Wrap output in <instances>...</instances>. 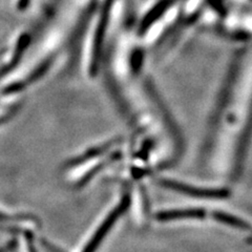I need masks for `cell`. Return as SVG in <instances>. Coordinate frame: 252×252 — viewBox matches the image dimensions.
Instances as JSON below:
<instances>
[{
    "label": "cell",
    "instance_id": "obj_1",
    "mask_svg": "<svg viewBox=\"0 0 252 252\" xmlns=\"http://www.w3.org/2000/svg\"><path fill=\"white\" fill-rule=\"evenodd\" d=\"M114 4V0H104L103 6L100 13V18L98 21V26L96 29V34L94 38V45L92 52V59L90 64V75L94 77L98 74L100 59L102 55V49H103V43L107 31V26L110 19V13H112Z\"/></svg>",
    "mask_w": 252,
    "mask_h": 252
},
{
    "label": "cell",
    "instance_id": "obj_2",
    "mask_svg": "<svg viewBox=\"0 0 252 252\" xmlns=\"http://www.w3.org/2000/svg\"><path fill=\"white\" fill-rule=\"evenodd\" d=\"M130 204V196L129 194H126L123 200L121 201L119 206H117L112 214H110L106 220L102 224L99 229L96 231V233L94 234V236L92 238V240L89 242L88 246L85 247V249L83 250V252H94L96 249L98 248V246L100 245V243L103 241V239L105 238L106 233L110 230V228L113 227V225L116 223V220L119 219L123 214L124 211L128 208Z\"/></svg>",
    "mask_w": 252,
    "mask_h": 252
},
{
    "label": "cell",
    "instance_id": "obj_3",
    "mask_svg": "<svg viewBox=\"0 0 252 252\" xmlns=\"http://www.w3.org/2000/svg\"><path fill=\"white\" fill-rule=\"evenodd\" d=\"M161 185L172 189L179 192H183L189 195L198 196V198H215V199H223L229 196V192L225 189H203V188H195L188 186L185 184H181L179 182H175V181L170 180H162Z\"/></svg>",
    "mask_w": 252,
    "mask_h": 252
},
{
    "label": "cell",
    "instance_id": "obj_4",
    "mask_svg": "<svg viewBox=\"0 0 252 252\" xmlns=\"http://www.w3.org/2000/svg\"><path fill=\"white\" fill-rule=\"evenodd\" d=\"M173 1H175V0H160V1L145 15L143 20L141 21L139 34L144 35V33H146V32L151 29V27H153L154 23L159 20L165 14V12L169 9Z\"/></svg>",
    "mask_w": 252,
    "mask_h": 252
},
{
    "label": "cell",
    "instance_id": "obj_5",
    "mask_svg": "<svg viewBox=\"0 0 252 252\" xmlns=\"http://www.w3.org/2000/svg\"><path fill=\"white\" fill-rule=\"evenodd\" d=\"M30 43H31V36L28 33H23L18 38L17 43H16V47H15V51H14L11 61L7 63L6 65H4L1 69H0V78H3L7 74L11 73L12 70L15 69L16 66L19 64L23 54H25L26 51L28 50Z\"/></svg>",
    "mask_w": 252,
    "mask_h": 252
},
{
    "label": "cell",
    "instance_id": "obj_6",
    "mask_svg": "<svg viewBox=\"0 0 252 252\" xmlns=\"http://www.w3.org/2000/svg\"><path fill=\"white\" fill-rule=\"evenodd\" d=\"M205 217V211L203 209H181V210H170L162 211L157 215L158 220H172L181 219H201Z\"/></svg>",
    "mask_w": 252,
    "mask_h": 252
},
{
    "label": "cell",
    "instance_id": "obj_7",
    "mask_svg": "<svg viewBox=\"0 0 252 252\" xmlns=\"http://www.w3.org/2000/svg\"><path fill=\"white\" fill-rule=\"evenodd\" d=\"M214 218L217 220H220V222L230 225L235 228H239V229H249V225L246 222H244V220H240L239 218L233 217L229 214H225V212L220 211L214 212Z\"/></svg>",
    "mask_w": 252,
    "mask_h": 252
},
{
    "label": "cell",
    "instance_id": "obj_8",
    "mask_svg": "<svg viewBox=\"0 0 252 252\" xmlns=\"http://www.w3.org/2000/svg\"><path fill=\"white\" fill-rule=\"evenodd\" d=\"M53 60L52 59H46L45 61H43L40 65H38L33 72H32L28 78L26 79V80H22L23 84L26 85V88L28 85L34 83L36 81H38L39 79L42 78L44 76V74L49 70V68L51 67V64H52Z\"/></svg>",
    "mask_w": 252,
    "mask_h": 252
},
{
    "label": "cell",
    "instance_id": "obj_9",
    "mask_svg": "<svg viewBox=\"0 0 252 252\" xmlns=\"http://www.w3.org/2000/svg\"><path fill=\"white\" fill-rule=\"evenodd\" d=\"M113 144H114V142H109V143H106V144L102 145V146H99V147H97V148H94V149H92V151H90L86 155H83V156H81V157H79L78 159H77L78 161H73L72 164H76V163H79V162H82L84 159H89V158H92V157H94V156H98V155L102 154L103 152L107 151V149H108L109 147H112Z\"/></svg>",
    "mask_w": 252,
    "mask_h": 252
},
{
    "label": "cell",
    "instance_id": "obj_10",
    "mask_svg": "<svg viewBox=\"0 0 252 252\" xmlns=\"http://www.w3.org/2000/svg\"><path fill=\"white\" fill-rule=\"evenodd\" d=\"M130 62H131V68L133 72L138 73L142 64H143V52L141 50H137L136 52H133Z\"/></svg>",
    "mask_w": 252,
    "mask_h": 252
},
{
    "label": "cell",
    "instance_id": "obj_11",
    "mask_svg": "<svg viewBox=\"0 0 252 252\" xmlns=\"http://www.w3.org/2000/svg\"><path fill=\"white\" fill-rule=\"evenodd\" d=\"M25 89H26V85L23 84V82L18 81V82H14L10 85H7L6 88L2 91V94H4V96H9V94L20 93L21 91H23Z\"/></svg>",
    "mask_w": 252,
    "mask_h": 252
},
{
    "label": "cell",
    "instance_id": "obj_12",
    "mask_svg": "<svg viewBox=\"0 0 252 252\" xmlns=\"http://www.w3.org/2000/svg\"><path fill=\"white\" fill-rule=\"evenodd\" d=\"M206 1H207L208 5L211 6L212 9H214L220 16H222L223 18L226 17L227 10L220 0H206Z\"/></svg>",
    "mask_w": 252,
    "mask_h": 252
},
{
    "label": "cell",
    "instance_id": "obj_13",
    "mask_svg": "<svg viewBox=\"0 0 252 252\" xmlns=\"http://www.w3.org/2000/svg\"><path fill=\"white\" fill-rule=\"evenodd\" d=\"M31 0H19L18 1V9L20 11H25L28 9V6L30 5Z\"/></svg>",
    "mask_w": 252,
    "mask_h": 252
},
{
    "label": "cell",
    "instance_id": "obj_14",
    "mask_svg": "<svg viewBox=\"0 0 252 252\" xmlns=\"http://www.w3.org/2000/svg\"><path fill=\"white\" fill-rule=\"evenodd\" d=\"M14 246H15V244H14V242H12L9 244V245L0 248V252H9L10 250H12L14 248Z\"/></svg>",
    "mask_w": 252,
    "mask_h": 252
}]
</instances>
